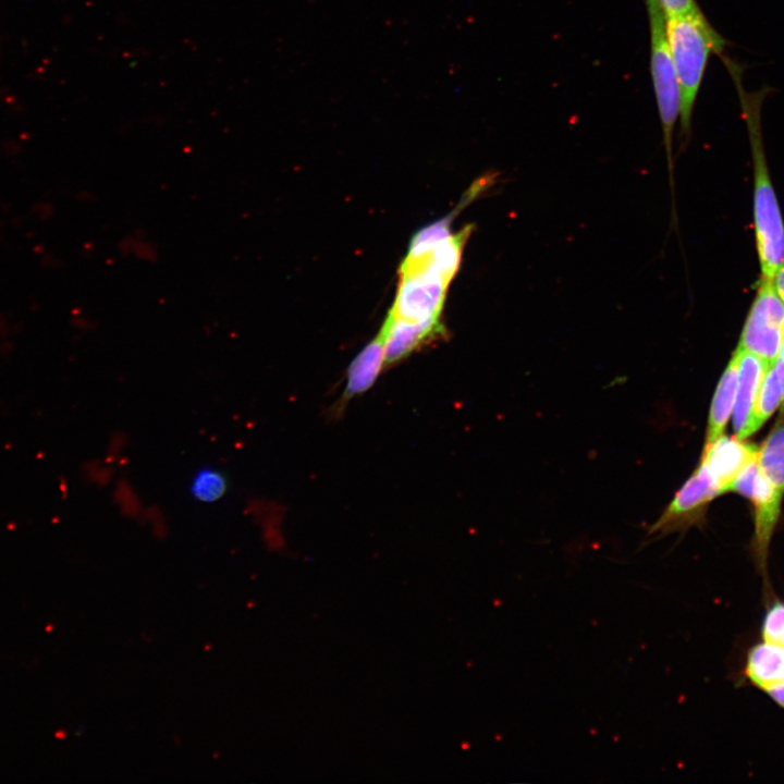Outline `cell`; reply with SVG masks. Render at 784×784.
Here are the masks:
<instances>
[{"mask_svg":"<svg viewBox=\"0 0 784 784\" xmlns=\"http://www.w3.org/2000/svg\"><path fill=\"white\" fill-rule=\"evenodd\" d=\"M760 634L762 639L784 645V600H774L765 610Z\"/></svg>","mask_w":784,"mask_h":784,"instance_id":"obj_17","label":"cell"},{"mask_svg":"<svg viewBox=\"0 0 784 784\" xmlns=\"http://www.w3.org/2000/svg\"><path fill=\"white\" fill-rule=\"evenodd\" d=\"M720 494L722 492L719 485L700 463L652 524L648 536L654 535L659 538L702 523L709 503Z\"/></svg>","mask_w":784,"mask_h":784,"instance_id":"obj_5","label":"cell"},{"mask_svg":"<svg viewBox=\"0 0 784 784\" xmlns=\"http://www.w3.org/2000/svg\"><path fill=\"white\" fill-rule=\"evenodd\" d=\"M473 228V225H466L462 231L456 234H451L422 256L414 258L405 257L401 264L400 271L426 266L440 272L451 281L458 270L463 248Z\"/></svg>","mask_w":784,"mask_h":784,"instance_id":"obj_12","label":"cell"},{"mask_svg":"<svg viewBox=\"0 0 784 784\" xmlns=\"http://www.w3.org/2000/svg\"><path fill=\"white\" fill-rule=\"evenodd\" d=\"M665 30L681 93V131L688 135L709 57L721 50L723 39L701 12L665 17Z\"/></svg>","mask_w":784,"mask_h":784,"instance_id":"obj_1","label":"cell"},{"mask_svg":"<svg viewBox=\"0 0 784 784\" xmlns=\"http://www.w3.org/2000/svg\"><path fill=\"white\" fill-rule=\"evenodd\" d=\"M121 253L143 261H155L158 250L156 244L147 236L133 233L125 236L120 243Z\"/></svg>","mask_w":784,"mask_h":784,"instance_id":"obj_18","label":"cell"},{"mask_svg":"<svg viewBox=\"0 0 784 784\" xmlns=\"http://www.w3.org/2000/svg\"><path fill=\"white\" fill-rule=\"evenodd\" d=\"M450 282L426 266L400 272V284L389 315L413 322L440 320Z\"/></svg>","mask_w":784,"mask_h":784,"instance_id":"obj_4","label":"cell"},{"mask_svg":"<svg viewBox=\"0 0 784 784\" xmlns=\"http://www.w3.org/2000/svg\"><path fill=\"white\" fill-rule=\"evenodd\" d=\"M774 703L784 709V683L767 687L762 690Z\"/></svg>","mask_w":784,"mask_h":784,"instance_id":"obj_20","label":"cell"},{"mask_svg":"<svg viewBox=\"0 0 784 784\" xmlns=\"http://www.w3.org/2000/svg\"><path fill=\"white\" fill-rule=\"evenodd\" d=\"M744 675L760 690L784 683V645L768 639L752 645L746 653Z\"/></svg>","mask_w":784,"mask_h":784,"instance_id":"obj_11","label":"cell"},{"mask_svg":"<svg viewBox=\"0 0 784 784\" xmlns=\"http://www.w3.org/2000/svg\"><path fill=\"white\" fill-rule=\"evenodd\" d=\"M228 487L226 476L221 470L205 467L193 476L189 492L198 502L213 503L224 497Z\"/></svg>","mask_w":784,"mask_h":784,"instance_id":"obj_16","label":"cell"},{"mask_svg":"<svg viewBox=\"0 0 784 784\" xmlns=\"http://www.w3.org/2000/svg\"><path fill=\"white\" fill-rule=\"evenodd\" d=\"M657 2L665 17L701 12L695 0H657Z\"/></svg>","mask_w":784,"mask_h":784,"instance_id":"obj_19","label":"cell"},{"mask_svg":"<svg viewBox=\"0 0 784 784\" xmlns=\"http://www.w3.org/2000/svg\"><path fill=\"white\" fill-rule=\"evenodd\" d=\"M380 331L384 336L385 366H392L413 352L445 336L441 320L413 322L388 315Z\"/></svg>","mask_w":784,"mask_h":784,"instance_id":"obj_6","label":"cell"},{"mask_svg":"<svg viewBox=\"0 0 784 784\" xmlns=\"http://www.w3.org/2000/svg\"><path fill=\"white\" fill-rule=\"evenodd\" d=\"M761 474L784 493V422L776 426L758 450Z\"/></svg>","mask_w":784,"mask_h":784,"instance_id":"obj_14","label":"cell"},{"mask_svg":"<svg viewBox=\"0 0 784 784\" xmlns=\"http://www.w3.org/2000/svg\"><path fill=\"white\" fill-rule=\"evenodd\" d=\"M737 382L738 356L735 351L716 385L712 399L708 417L706 443L714 441L722 434L731 413L733 412Z\"/></svg>","mask_w":784,"mask_h":784,"instance_id":"obj_13","label":"cell"},{"mask_svg":"<svg viewBox=\"0 0 784 784\" xmlns=\"http://www.w3.org/2000/svg\"><path fill=\"white\" fill-rule=\"evenodd\" d=\"M384 366V336L379 331L350 364L345 387L333 409L336 416L341 415L352 399L365 393L375 384Z\"/></svg>","mask_w":784,"mask_h":784,"instance_id":"obj_10","label":"cell"},{"mask_svg":"<svg viewBox=\"0 0 784 784\" xmlns=\"http://www.w3.org/2000/svg\"><path fill=\"white\" fill-rule=\"evenodd\" d=\"M758 450L756 444L744 442L736 436L721 434L705 444L700 463L714 478L721 492L725 493L739 473L758 456Z\"/></svg>","mask_w":784,"mask_h":784,"instance_id":"obj_7","label":"cell"},{"mask_svg":"<svg viewBox=\"0 0 784 784\" xmlns=\"http://www.w3.org/2000/svg\"><path fill=\"white\" fill-rule=\"evenodd\" d=\"M773 284L777 294L784 302V265L777 270V272L773 277Z\"/></svg>","mask_w":784,"mask_h":784,"instance_id":"obj_22","label":"cell"},{"mask_svg":"<svg viewBox=\"0 0 784 784\" xmlns=\"http://www.w3.org/2000/svg\"><path fill=\"white\" fill-rule=\"evenodd\" d=\"M784 336V302L773 279L760 277L738 346L773 364Z\"/></svg>","mask_w":784,"mask_h":784,"instance_id":"obj_3","label":"cell"},{"mask_svg":"<svg viewBox=\"0 0 784 784\" xmlns=\"http://www.w3.org/2000/svg\"><path fill=\"white\" fill-rule=\"evenodd\" d=\"M772 368L776 372V375L780 379V382L784 389V336H783L779 353L776 355V358H775L774 363L772 364Z\"/></svg>","mask_w":784,"mask_h":784,"instance_id":"obj_21","label":"cell"},{"mask_svg":"<svg viewBox=\"0 0 784 784\" xmlns=\"http://www.w3.org/2000/svg\"><path fill=\"white\" fill-rule=\"evenodd\" d=\"M783 395L784 389L771 365L764 375L758 392L751 421L748 428V437L756 432L765 422V420L770 418L781 404Z\"/></svg>","mask_w":784,"mask_h":784,"instance_id":"obj_15","label":"cell"},{"mask_svg":"<svg viewBox=\"0 0 784 784\" xmlns=\"http://www.w3.org/2000/svg\"><path fill=\"white\" fill-rule=\"evenodd\" d=\"M783 494L759 471L749 499L755 506L754 558L757 569L764 579L768 577L769 547L780 516Z\"/></svg>","mask_w":784,"mask_h":784,"instance_id":"obj_8","label":"cell"},{"mask_svg":"<svg viewBox=\"0 0 784 784\" xmlns=\"http://www.w3.org/2000/svg\"><path fill=\"white\" fill-rule=\"evenodd\" d=\"M645 3L650 30V72L673 189L672 137L681 111V93L669 49L664 13L657 0H645Z\"/></svg>","mask_w":784,"mask_h":784,"instance_id":"obj_2","label":"cell"},{"mask_svg":"<svg viewBox=\"0 0 784 784\" xmlns=\"http://www.w3.org/2000/svg\"><path fill=\"white\" fill-rule=\"evenodd\" d=\"M735 351L738 356V382L733 407V427L735 436L744 440L748 437L758 392L771 364L739 346Z\"/></svg>","mask_w":784,"mask_h":784,"instance_id":"obj_9","label":"cell"}]
</instances>
